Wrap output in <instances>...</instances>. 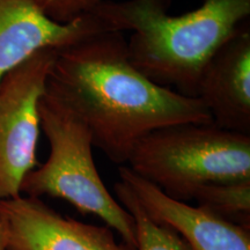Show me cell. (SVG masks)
<instances>
[{"instance_id": "obj_1", "label": "cell", "mask_w": 250, "mask_h": 250, "mask_svg": "<svg viewBox=\"0 0 250 250\" xmlns=\"http://www.w3.org/2000/svg\"><path fill=\"white\" fill-rule=\"evenodd\" d=\"M45 92L76 114L92 133L93 145L120 166L153 131L213 123L201 99L156 85L140 73L118 31H101L57 50Z\"/></svg>"}, {"instance_id": "obj_2", "label": "cell", "mask_w": 250, "mask_h": 250, "mask_svg": "<svg viewBox=\"0 0 250 250\" xmlns=\"http://www.w3.org/2000/svg\"><path fill=\"white\" fill-rule=\"evenodd\" d=\"M171 0H103L92 12L109 31H132L127 52L149 80L197 98L203 70L250 15V0H204L180 15Z\"/></svg>"}, {"instance_id": "obj_3", "label": "cell", "mask_w": 250, "mask_h": 250, "mask_svg": "<svg viewBox=\"0 0 250 250\" xmlns=\"http://www.w3.org/2000/svg\"><path fill=\"white\" fill-rule=\"evenodd\" d=\"M131 170L180 202L210 183L250 180V134L213 123H180L153 131L127 161Z\"/></svg>"}, {"instance_id": "obj_4", "label": "cell", "mask_w": 250, "mask_h": 250, "mask_svg": "<svg viewBox=\"0 0 250 250\" xmlns=\"http://www.w3.org/2000/svg\"><path fill=\"white\" fill-rule=\"evenodd\" d=\"M39 115L50 145L49 158L24 176L21 195L64 199L80 213L99 217L120 234L122 242L136 250V224L100 176L88 127L46 92L40 100Z\"/></svg>"}, {"instance_id": "obj_5", "label": "cell", "mask_w": 250, "mask_h": 250, "mask_svg": "<svg viewBox=\"0 0 250 250\" xmlns=\"http://www.w3.org/2000/svg\"><path fill=\"white\" fill-rule=\"evenodd\" d=\"M56 54L41 50L0 81V201L20 196L24 176L37 167L39 103Z\"/></svg>"}, {"instance_id": "obj_6", "label": "cell", "mask_w": 250, "mask_h": 250, "mask_svg": "<svg viewBox=\"0 0 250 250\" xmlns=\"http://www.w3.org/2000/svg\"><path fill=\"white\" fill-rule=\"evenodd\" d=\"M0 220L6 250H133L110 227L64 217L36 197L0 201Z\"/></svg>"}, {"instance_id": "obj_7", "label": "cell", "mask_w": 250, "mask_h": 250, "mask_svg": "<svg viewBox=\"0 0 250 250\" xmlns=\"http://www.w3.org/2000/svg\"><path fill=\"white\" fill-rule=\"evenodd\" d=\"M107 30L93 13L62 24L51 20L36 0H0V81L41 50L64 49Z\"/></svg>"}, {"instance_id": "obj_8", "label": "cell", "mask_w": 250, "mask_h": 250, "mask_svg": "<svg viewBox=\"0 0 250 250\" xmlns=\"http://www.w3.org/2000/svg\"><path fill=\"white\" fill-rule=\"evenodd\" d=\"M121 180L155 223L176 230L190 250H250V228L218 217L199 206L176 201L138 176L127 166L118 168Z\"/></svg>"}, {"instance_id": "obj_9", "label": "cell", "mask_w": 250, "mask_h": 250, "mask_svg": "<svg viewBox=\"0 0 250 250\" xmlns=\"http://www.w3.org/2000/svg\"><path fill=\"white\" fill-rule=\"evenodd\" d=\"M221 129L250 134V26L249 21L224 43L203 70L197 88Z\"/></svg>"}, {"instance_id": "obj_10", "label": "cell", "mask_w": 250, "mask_h": 250, "mask_svg": "<svg viewBox=\"0 0 250 250\" xmlns=\"http://www.w3.org/2000/svg\"><path fill=\"white\" fill-rule=\"evenodd\" d=\"M120 204L132 215L136 224V250H190L176 230L167 225L155 223L146 213L131 188L123 181L114 184Z\"/></svg>"}, {"instance_id": "obj_11", "label": "cell", "mask_w": 250, "mask_h": 250, "mask_svg": "<svg viewBox=\"0 0 250 250\" xmlns=\"http://www.w3.org/2000/svg\"><path fill=\"white\" fill-rule=\"evenodd\" d=\"M192 201L218 217L250 228V180L205 184Z\"/></svg>"}, {"instance_id": "obj_12", "label": "cell", "mask_w": 250, "mask_h": 250, "mask_svg": "<svg viewBox=\"0 0 250 250\" xmlns=\"http://www.w3.org/2000/svg\"><path fill=\"white\" fill-rule=\"evenodd\" d=\"M42 11L55 22L66 24L92 13L103 0H36Z\"/></svg>"}, {"instance_id": "obj_13", "label": "cell", "mask_w": 250, "mask_h": 250, "mask_svg": "<svg viewBox=\"0 0 250 250\" xmlns=\"http://www.w3.org/2000/svg\"><path fill=\"white\" fill-rule=\"evenodd\" d=\"M0 250H6L5 236H4V229H2L1 220H0Z\"/></svg>"}]
</instances>
